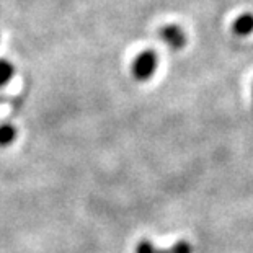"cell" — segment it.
Wrapping results in <instances>:
<instances>
[{"label": "cell", "mask_w": 253, "mask_h": 253, "mask_svg": "<svg viewBox=\"0 0 253 253\" xmlns=\"http://www.w3.org/2000/svg\"><path fill=\"white\" fill-rule=\"evenodd\" d=\"M159 36L164 44L170 47L171 51H181L188 41L185 30L178 25H165L164 28H160Z\"/></svg>", "instance_id": "7a4b0ae2"}, {"label": "cell", "mask_w": 253, "mask_h": 253, "mask_svg": "<svg viewBox=\"0 0 253 253\" xmlns=\"http://www.w3.org/2000/svg\"><path fill=\"white\" fill-rule=\"evenodd\" d=\"M193 252H195L193 250V245L186 240L176 242L175 245H171L170 249H167V250L157 249V247L149 240H141V242H137L136 250H134V253H193Z\"/></svg>", "instance_id": "3957f363"}, {"label": "cell", "mask_w": 253, "mask_h": 253, "mask_svg": "<svg viewBox=\"0 0 253 253\" xmlns=\"http://www.w3.org/2000/svg\"><path fill=\"white\" fill-rule=\"evenodd\" d=\"M159 69V56L155 51H142L134 57L131 64V74L137 82H147L155 75Z\"/></svg>", "instance_id": "6da1fadb"}, {"label": "cell", "mask_w": 253, "mask_h": 253, "mask_svg": "<svg viewBox=\"0 0 253 253\" xmlns=\"http://www.w3.org/2000/svg\"><path fill=\"white\" fill-rule=\"evenodd\" d=\"M15 75V66L7 59H0V88L12 82Z\"/></svg>", "instance_id": "5b68a950"}, {"label": "cell", "mask_w": 253, "mask_h": 253, "mask_svg": "<svg viewBox=\"0 0 253 253\" xmlns=\"http://www.w3.org/2000/svg\"><path fill=\"white\" fill-rule=\"evenodd\" d=\"M252 96H253V88H252Z\"/></svg>", "instance_id": "52a82bcc"}, {"label": "cell", "mask_w": 253, "mask_h": 253, "mask_svg": "<svg viewBox=\"0 0 253 253\" xmlns=\"http://www.w3.org/2000/svg\"><path fill=\"white\" fill-rule=\"evenodd\" d=\"M232 31L237 36L252 35L253 33V15L244 13V15H240V17H237L232 25Z\"/></svg>", "instance_id": "277c9868"}, {"label": "cell", "mask_w": 253, "mask_h": 253, "mask_svg": "<svg viewBox=\"0 0 253 253\" xmlns=\"http://www.w3.org/2000/svg\"><path fill=\"white\" fill-rule=\"evenodd\" d=\"M17 139V129L12 125H2L0 126V147H8Z\"/></svg>", "instance_id": "8992f818"}]
</instances>
